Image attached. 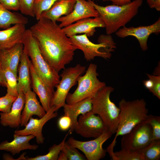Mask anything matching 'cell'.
<instances>
[{
    "label": "cell",
    "instance_id": "1",
    "mask_svg": "<svg viewBox=\"0 0 160 160\" xmlns=\"http://www.w3.org/2000/svg\"><path fill=\"white\" fill-rule=\"evenodd\" d=\"M29 29L44 58L57 72L73 60L77 49L56 22L41 17Z\"/></svg>",
    "mask_w": 160,
    "mask_h": 160
},
{
    "label": "cell",
    "instance_id": "2",
    "mask_svg": "<svg viewBox=\"0 0 160 160\" xmlns=\"http://www.w3.org/2000/svg\"><path fill=\"white\" fill-rule=\"evenodd\" d=\"M119 105L120 111L117 129L114 138L106 149L111 158L114 157L113 149L117 137L128 133L137 125L146 120L149 115L143 99L131 101L123 99Z\"/></svg>",
    "mask_w": 160,
    "mask_h": 160
},
{
    "label": "cell",
    "instance_id": "3",
    "mask_svg": "<svg viewBox=\"0 0 160 160\" xmlns=\"http://www.w3.org/2000/svg\"><path fill=\"white\" fill-rule=\"evenodd\" d=\"M97 11L103 21L107 34L115 33L126 25L138 13L143 0H134L124 5H111L103 6L87 0Z\"/></svg>",
    "mask_w": 160,
    "mask_h": 160
},
{
    "label": "cell",
    "instance_id": "4",
    "mask_svg": "<svg viewBox=\"0 0 160 160\" xmlns=\"http://www.w3.org/2000/svg\"><path fill=\"white\" fill-rule=\"evenodd\" d=\"M22 43L23 50L30 58L38 74L53 91L59 82L60 75L43 56L37 41L30 29L26 30Z\"/></svg>",
    "mask_w": 160,
    "mask_h": 160
},
{
    "label": "cell",
    "instance_id": "5",
    "mask_svg": "<svg viewBox=\"0 0 160 160\" xmlns=\"http://www.w3.org/2000/svg\"><path fill=\"white\" fill-rule=\"evenodd\" d=\"M114 90L112 87L105 85L92 98V111L100 117L107 130L112 134L116 132L120 111L119 107L110 98Z\"/></svg>",
    "mask_w": 160,
    "mask_h": 160
},
{
    "label": "cell",
    "instance_id": "6",
    "mask_svg": "<svg viewBox=\"0 0 160 160\" xmlns=\"http://www.w3.org/2000/svg\"><path fill=\"white\" fill-rule=\"evenodd\" d=\"M84 34L75 35L69 37L73 45L77 49L81 50L87 61L100 57L107 60L111 56V52L116 48V44L111 35L101 34L98 39V44L91 41Z\"/></svg>",
    "mask_w": 160,
    "mask_h": 160
},
{
    "label": "cell",
    "instance_id": "7",
    "mask_svg": "<svg viewBox=\"0 0 160 160\" xmlns=\"http://www.w3.org/2000/svg\"><path fill=\"white\" fill-rule=\"evenodd\" d=\"M97 69L96 64L91 63L89 65L85 74L78 77L76 89L73 93H68L65 100L67 104H71L87 98H92L106 85L97 78Z\"/></svg>",
    "mask_w": 160,
    "mask_h": 160
},
{
    "label": "cell",
    "instance_id": "8",
    "mask_svg": "<svg viewBox=\"0 0 160 160\" xmlns=\"http://www.w3.org/2000/svg\"><path fill=\"white\" fill-rule=\"evenodd\" d=\"M63 70L60 75L61 80L56 87L51 103V106H55L57 111L66 103L70 90L77 84L78 77L85 72L86 67L77 64L74 67Z\"/></svg>",
    "mask_w": 160,
    "mask_h": 160
},
{
    "label": "cell",
    "instance_id": "9",
    "mask_svg": "<svg viewBox=\"0 0 160 160\" xmlns=\"http://www.w3.org/2000/svg\"><path fill=\"white\" fill-rule=\"evenodd\" d=\"M153 141L151 127L146 120L135 126L128 133L123 135L121 141V149L138 151Z\"/></svg>",
    "mask_w": 160,
    "mask_h": 160
},
{
    "label": "cell",
    "instance_id": "10",
    "mask_svg": "<svg viewBox=\"0 0 160 160\" xmlns=\"http://www.w3.org/2000/svg\"><path fill=\"white\" fill-rule=\"evenodd\" d=\"M113 134L106 131L95 139L86 141L75 139L70 137L67 141L72 146L81 151L88 160H99L104 158L107 152L103 147L104 143Z\"/></svg>",
    "mask_w": 160,
    "mask_h": 160
},
{
    "label": "cell",
    "instance_id": "11",
    "mask_svg": "<svg viewBox=\"0 0 160 160\" xmlns=\"http://www.w3.org/2000/svg\"><path fill=\"white\" fill-rule=\"evenodd\" d=\"M106 131L100 117L91 111L79 116L74 131L85 138H96Z\"/></svg>",
    "mask_w": 160,
    "mask_h": 160
},
{
    "label": "cell",
    "instance_id": "12",
    "mask_svg": "<svg viewBox=\"0 0 160 160\" xmlns=\"http://www.w3.org/2000/svg\"><path fill=\"white\" fill-rule=\"evenodd\" d=\"M160 32V18L154 23L147 26L137 27L124 26L119 29L116 33L119 37L124 38L129 36L135 37L138 40L142 51L148 49L147 41L149 36L152 33L158 34Z\"/></svg>",
    "mask_w": 160,
    "mask_h": 160
},
{
    "label": "cell",
    "instance_id": "13",
    "mask_svg": "<svg viewBox=\"0 0 160 160\" xmlns=\"http://www.w3.org/2000/svg\"><path fill=\"white\" fill-rule=\"evenodd\" d=\"M58 113L55 106H51L45 114L39 119L31 117L23 129L16 130L14 134L18 135H34L39 144H42L44 138L42 133L43 126L49 121L57 116Z\"/></svg>",
    "mask_w": 160,
    "mask_h": 160
},
{
    "label": "cell",
    "instance_id": "14",
    "mask_svg": "<svg viewBox=\"0 0 160 160\" xmlns=\"http://www.w3.org/2000/svg\"><path fill=\"white\" fill-rule=\"evenodd\" d=\"M98 16L97 10L88 0H76L72 12L67 15L61 17L57 21L60 22L59 26L63 28L81 20Z\"/></svg>",
    "mask_w": 160,
    "mask_h": 160
},
{
    "label": "cell",
    "instance_id": "15",
    "mask_svg": "<svg viewBox=\"0 0 160 160\" xmlns=\"http://www.w3.org/2000/svg\"><path fill=\"white\" fill-rule=\"evenodd\" d=\"M97 28H105L104 24L99 16L83 19L62 28L69 37L82 33L90 37L94 35Z\"/></svg>",
    "mask_w": 160,
    "mask_h": 160
},
{
    "label": "cell",
    "instance_id": "16",
    "mask_svg": "<svg viewBox=\"0 0 160 160\" xmlns=\"http://www.w3.org/2000/svg\"><path fill=\"white\" fill-rule=\"evenodd\" d=\"M29 67L33 92L39 97L41 105L46 112L51 107L54 91L50 88L38 74L30 60Z\"/></svg>",
    "mask_w": 160,
    "mask_h": 160
},
{
    "label": "cell",
    "instance_id": "17",
    "mask_svg": "<svg viewBox=\"0 0 160 160\" xmlns=\"http://www.w3.org/2000/svg\"><path fill=\"white\" fill-rule=\"evenodd\" d=\"M25 102V94L20 92L9 112L1 113L0 123L3 126L15 128L20 126L21 116Z\"/></svg>",
    "mask_w": 160,
    "mask_h": 160
},
{
    "label": "cell",
    "instance_id": "18",
    "mask_svg": "<svg viewBox=\"0 0 160 160\" xmlns=\"http://www.w3.org/2000/svg\"><path fill=\"white\" fill-rule=\"evenodd\" d=\"M23 45L18 43L9 48L0 49V66L8 69L17 76L18 66L23 52Z\"/></svg>",
    "mask_w": 160,
    "mask_h": 160
},
{
    "label": "cell",
    "instance_id": "19",
    "mask_svg": "<svg viewBox=\"0 0 160 160\" xmlns=\"http://www.w3.org/2000/svg\"><path fill=\"white\" fill-rule=\"evenodd\" d=\"M25 95V102L21 116L20 126H25L33 115L39 118L43 117L46 112L37 100L36 94L31 90L28 91Z\"/></svg>",
    "mask_w": 160,
    "mask_h": 160
},
{
    "label": "cell",
    "instance_id": "20",
    "mask_svg": "<svg viewBox=\"0 0 160 160\" xmlns=\"http://www.w3.org/2000/svg\"><path fill=\"white\" fill-rule=\"evenodd\" d=\"M64 115L68 116L71 120L69 134L74 131L79 116L91 111L92 108V97L87 98L71 104L65 103L63 106Z\"/></svg>",
    "mask_w": 160,
    "mask_h": 160
},
{
    "label": "cell",
    "instance_id": "21",
    "mask_svg": "<svg viewBox=\"0 0 160 160\" xmlns=\"http://www.w3.org/2000/svg\"><path fill=\"white\" fill-rule=\"evenodd\" d=\"M26 30L25 25L17 24L0 31V49L9 48L22 43Z\"/></svg>",
    "mask_w": 160,
    "mask_h": 160
},
{
    "label": "cell",
    "instance_id": "22",
    "mask_svg": "<svg viewBox=\"0 0 160 160\" xmlns=\"http://www.w3.org/2000/svg\"><path fill=\"white\" fill-rule=\"evenodd\" d=\"M34 135H18L14 134V139L11 142L7 140L0 143V150L10 153L12 155L18 154L26 150H35L38 147L36 145H31L29 141L35 137Z\"/></svg>",
    "mask_w": 160,
    "mask_h": 160
},
{
    "label": "cell",
    "instance_id": "23",
    "mask_svg": "<svg viewBox=\"0 0 160 160\" xmlns=\"http://www.w3.org/2000/svg\"><path fill=\"white\" fill-rule=\"evenodd\" d=\"M29 59L28 56L23 50L18 69V76L17 80L19 93L21 92L25 94L28 91L31 90Z\"/></svg>",
    "mask_w": 160,
    "mask_h": 160
},
{
    "label": "cell",
    "instance_id": "24",
    "mask_svg": "<svg viewBox=\"0 0 160 160\" xmlns=\"http://www.w3.org/2000/svg\"><path fill=\"white\" fill-rule=\"evenodd\" d=\"M76 0H59L55 2L48 10L43 12L41 17L57 22L61 17L67 15L73 11Z\"/></svg>",
    "mask_w": 160,
    "mask_h": 160
},
{
    "label": "cell",
    "instance_id": "25",
    "mask_svg": "<svg viewBox=\"0 0 160 160\" xmlns=\"http://www.w3.org/2000/svg\"><path fill=\"white\" fill-rule=\"evenodd\" d=\"M28 23V19L22 14L12 12L5 8L0 3V28L5 29L12 25H26Z\"/></svg>",
    "mask_w": 160,
    "mask_h": 160
},
{
    "label": "cell",
    "instance_id": "26",
    "mask_svg": "<svg viewBox=\"0 0 160 160\" xmlns=\"http://www.w3.org/2000/svg\"><path fill=\"white\" fill-rule=\"evenodd\" d=\"M2 69L4 76L5 87L7 88V93L17 97L19 94L17 76H16L13 72L8 69Z\"/></svg>",
    "mask_w": 160,
    "mask_h": 160
},
{
    "label": "cell",
    "instance_id": "27",
    "mask_svg": "<svg viewBox=\"0 0 160 160\" xmlns=\"http://www.w3.org/2000/svg\"><path fill=\"white\" fill-rule=\"evenodd\" d=\"M69 131L65 135L62 141L58 144H54L49 149L48 152L46 154L39 155L33 157H25L24 160H57L59 155L61 151Z\"/></svg>",
    "mask_w": 160,
    "mask_h": 160
},
{
    "label": "cell",
    "instance_id": "28",
    "mask_svg": "<svg viewBox=\"0 0 160 160\" xmlns=\"http://www.w3.org/2000/svg\"><path fill=\"white\" fill-rule=\"evenodd\" d=\"M144 160H159L160 159V140L153 141L145 148L139 150Z\"/></svg>",
    "mask_w": 160,
    "mask_h": 160
},
{
    "label": "cell",
    "instance_id": "29",
    "mask_svg": "<svg viewBox=\"0 0 160 160\" xmlns=\"http://www.w3.org/2000/svg\"><path fill=\"white\" fill-rule=\"evenodd\" d=\"M113 160H144L141 153L139 151H132L121 149L114 152Z\"/></svg>",
    "mask_w": 160,
    "mask_h": 160
},
{
    "label": "cell",
    "instance_id": "30",
    "mask_svg": "<svg viewBox=\"0 0 160 160\" xmlns=\"http://www.w3.org/2000/svg\"><path fill=\"white\" fill-rule=\"evenodd\" d=\"M59 0H35L33 11L34 17L39 20L42 13L49 10L56 1Z\"/></svg>",
    "mask_w": 160,
    "mask_h": 160
},
{
    "label": "cell",
    "instance_id": "31",
    "mask_svg": "<svg viewBox=\"0 0 160 160\" xmlns=\"http://www.w3.org/2000/svg\"><path fill=\"white\" fill-rule=\"evenodd\" d=\"M61 151L66 154L68 160H85L87 159L77 148L71 145L67 141L65 142Z\"/></svg>",
    "mask_w": 160,
    "mask_h": 160
},
{
    "label": "cell",
    "instance_id": "32",
    "mask_svg": "<svg viewBox=\"0 0 160 160\" xmlns=\"http://www.w3.org/2000/svg\"><path fill=\"white\" fill-rule=\"evenodd\" d=\"M152 129L153 141L160 140V117L149 114L147 120Z\"/></svg>",
    "mask_w": 160,
    "mask_h": 160
},
{
    "label": "cell",
    "instance_id": "33",
    "mask_svg": "<svg viewBox=\"0 0 160 160\" xmlns=\"http://www.w3.org/2000/svg\"><path fill=\"white\" fill-rule=\"evenodd\" d=\"M17 97L7 93L0 97V111L4 113L9 111L12 104Z\"/></svg>",
    "mask_w": 160,
    "mask_h": 160
},
{
    "label": "cell",
    "instance_id": "34",
    "mask_svg": "<svg viewBox=\"0 0 160 160\" xmlns=\"http://www.w3.org/2000/svg\"><path fill=\"white\" fill-rule=\"evenodd\" d=\"M35 0H19V10L21 14L34 17L33 4Z\"/></svg>",
    "mask_w": 160,
    "mask_h": 160
},
{
    "label": "cell",
    "instance_id": "35",
    "mask_svg": "<svg viewBox=\"0 0 160 160\" xmlns=\"http://www.w3.org/2000/svg\"><path fill=\"white\" fill-rule=\"evenodd\" d=\"M149 79H151L153 82V86L150 92L153 95L160 99V76L152 75L146 74Z\"/></svg>",
    "mask_w": 160,
    "mask_h": 160
},
{
    "label": "cell",
    "instance_id": "36",
    "mask_svg": "<svg viewBox=\"0 0 160 160\" xmlns=\"http://www.w3.org/2000/svg\"><path fill=\"white\" fill-rule=\"evenodd\" d=\"M58 125L59 129L62 131H66L70 128L71 120L68 116L64 115L59 119Z\"/></svg>",
    "mask_w": 160,
    "mask_h": 160
},
{
    "label": "cell",
    "instance_id": "37",
    "mask_svg": "<svg viewBox=\"0 0 160 160\" xmlns=\"http://www.w3.org/2000/svg\"><path fill=\"white\" fill-rule=\"evenodd\" d=\"M1 4L5 8L9 10L17 11L19 10V0H6Z\"/></svg>",
    "mask_w": 160,
    "mask_h": 160
},
{
    "label": "cell",
    "instance_id": "38",
    "mask_svg": "<svg viewBox=\"0 0 160 160\" xmlns=\"http://www.w3.org/2000/svg\"><path fill=\"white\" fill-rule=\"evenodd\" d=\"M103 1H110L113 5L121 6L127 4L132 2V0H102Z\"/></svg>",
    "mask_w": 160,
    "mask_h": 160
},
{
    "label": "cell",
    "instance_id": "39",
    "mask_svg": "<svg viewBox=\"0 0 160 160\" xmlns=\"http://www.w3.org/2000/svg\"><path fill=\"white\" fill-rule=\"evenodd\" d=\"M143 82L145 87L150 92L153 86V82L152 80L149 79L148 80L143 81Z\"/></svg>",
    "mask_w": 160,
    "mask_h": 160
},
{
    "label": "cell",
    "instance_id": "40",
    "mask_svg": "<svg viewBox=\"0 0 160 160\" xmlns=\"http://www.w3.org/2000/svg\"><path fill=\"white\" fill-rule=\"evenodd\" d=\"M0 85L5 87V84L2 69L0 66Z\"/></svg>",
    "mask_w": 160,
    "mask_h": 160
},
{
    "label": "cell",
    "instance_id": "41",
    "mask_svg": "<svg viewBox=\"0 0 160 160\" xmlns=\"http://www.w3.org/2000/svg\"><path fill=\"white\" fill-rule=\"evenodd\" d=\"M58 160H68L66 154L64 152L61 151L59 154Z\"/></svg>",
    "mask_w": 160,
    "mask_h": 160
},
{
    "label": "cell",
    "instance_id": "42",
    "mask_svg": "<svg viewBox=\"0 0 160 160\" xmlns=\"http://www.w3.org/2000/svg\"><path fill=\"white\" fill-rule=\"evenodd\" d=\"M153 8L157 11H160V0H155L153 3Z\"/></svg>",
    "mask_w": 160,
    "mask_h": 160
},
{
    "label": "cell",
    "instance_id": "43",
    "mask_svg": "<svg viewBox=\"0 0 160 160\" xmlns=\"http://www.w3.org/2000/svg\"><path fill=\"white\" fill-rule=\"evenodd\" d=\"M146 2L149 6L151 8H153V4L155 0H146Z\"/></svg>",
    "mask_w": 160,
    "mask_h": 160
},
{
    "label": "cell",
    "instance_id": "44",
    "mask_svg": "<svg viewBox=\"0 0 160 160\" xmlns=\"http://www.w3.org/2000/svg\"><path fill=\"white\" fill-rule=\"evenodd\" d=\"M6 0H0V3L2 4Z\"/></svg>",
    "mask_w": 160,
    "mask_h": 160
},
{
    "label": "cell",
    "instance_id": "45",
    "mask_svg": "<svg viewBox=\"0 0 160 160\" xmlns=\"http://www.w3.org/2000/svg\"></svg>",
    "mask_w": 160,
    "mask_h": 160
}]
</instances>
